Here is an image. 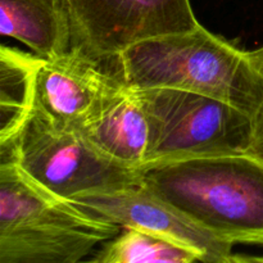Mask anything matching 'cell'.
Segmentation results:
<instances>
[{
  "label": "cell",
  "instance_id": "6da1fadb",
  "mask_svg": "<svg viewBox=\"0 0 263 263\" xmlns=\"http://www.w3.org/2000/svg\"><path fill=\"white\" fill-rule=\"evenodd\" d=\"M108 63L131 89L198 92L230 103L252 117L263 100V67L257 51L236 48L202 25L141 41Z\"/></svg>",
  "mask_w": 263,
  "mask_h": 263
},
{
  "label": "cell",
  "instance_id": "7a4b0ae2",
  "mask_svg": "<svg viewBox=\"0 0 263 263\" xmlns=\"http://www.w3.org/2000/svg\"><path fill=\"white\" fill-rule=\"evenodd\" d=\"M143 185L215 235L263 247V158L243 152L145 164Z\"/></svg>",
  "mask_w": 263,
  "mask_h": 263
},
{
  "label": "cell",
  "instance_id": "3957f363",
  "mask_svg": "<svg viewBox=\"0 0 263 263\" xmlns=\"http://www.w3.org/2000/svg\"><path fill=\"white\" fill-rule=\"evenodd\" d=\"M134 90L148 116L145 164L248 149L253 117L235 105L186 90Z\"/></svg>",
  "mask_w": 263,
  "mask_h": 263
},
{
  "label": "cell",
  "instance_id": "277c9868",
  "mask_svg": "<svg viewBox=\"0 0 263 263\" xmlns=\"http://www.w3.org/2000/svg\"><path fill=\"white\" fill-rule=\"evenodd\" d=\"M0 162H14L36 184L67 200L143 182L140 168L113 161L82 134L51 127L33 109L17 139L0 144Z\"/></svg>",
  "mask_w": 263,
  "mask_h": 263
},
{
  "label": "cell",
  "instance_id": "5b68a950",
  "mask_svg": "<svg viewBox=\"0 0 263 263\" xmlns=\"http://www.w3.org/2000/svg\"><path fill=\"white\" fill-rule=\"evenodd\" d=\"M72 48L108 62L131 46L200 25L190 0H63Z\"/></svg>",
  "mask_w": 263,
  "mask_h": 263
},
{
  "label": "cell",
  "instance_id": "8992f818",
  "mask_svg": "<svg viewBox=\"0 0 263 263\" xmlns=\"http://www.w3.org/2000/svg\"><path fill=\"white\" fill-rule=\"evenodd\" d=\"M107 67L77 49L58 58H40L32 109L57 130L81 133L123 85Z\"/></svg>",
  "mask_w": 263,
  "mask_h": 263
},
{
  "label": "cell",
  "instance_id": "52a82bcc",
  "mask_svg": "<svg viewBox=\"0 0 263 263\" xmlns=\"http://www.w3.org/2000/svg\"><path fill=\"white\" fill-rule=\"evenodd\" d=\"M72 202L121 229H139L184 244L199 254L200 262H241V257L234 254L235 244L198 225L146 189L143 182L80 195Z\"/></svg>",
  "mask_w": 263,
  "mask_h": 263
},
{
  "label": "cell",
  "instance_id": "ba28073f",
  "mask_svg": "<svg viewBox=\"0 0 263 263\" xmlns=\"http://www.w3.org/2000/svg\"><path fill=\"white\" fill-rule=\"evenodd\" d=\"M84 229L115 238L122 229L36 184L14 162H0V231Z\"/></svg>",
  "mask_w": 263,
  "mask_h": 263
},
{
  "label": "cell",
  "instance_id": "9c48e42d",
  "mask_svg": "<svg viewBox=\"0 0 263 263\" xmlns=\"http://www.w3.org/2000/svg\"><path fill=\"white\" fill-rule=\"evenodd\" d=\"M80 134L98 151L123 166L139 170L145 164L148 116L135 90L125 84Z\"/></svg>",
  "mask_w": 263,
  "mask_h": 263
},
{
  "label": "cell",
  "instance_id": "30bf717a",
  "mask_svg": "<svg viewBox=\"0 0 263 263\" xmlns=\"http://www.w3.org/2000/svg\"><path fill=\"white\" fill-rule=\"evenodd\" d=\"M0 31L43 59L58 58L72 48L71 21L63 0H0Z\"/></svg>",
  "mask_w": 263,
  "mask_h": 263
},
{
  "label": "cell",
  "instance_id": "8fae6325",
  "mask_svg": "<svg viewBox=\"0 0 263 263\" xmlns=\"http://www.w3.org/2000/svg\"><path fill=\"white\" fill-rule=\"evenodd\" d=\"M113 239L84 229H12L0 231V263H77L98 244Z\"/></svg>",
  "mask_w": 263,
  "mask_h": 263
},
{
  "label": "cell",
  "instance_id": "7c38bea8",
  "mask_svg": "<svg viewBox=\"0 0 263 263\" xmlns=\"http://www.w3.org/2000/svg\"><path fill=\"white\" fill-rule=\"evenodd\" d=\"M40 57L0 48V144L17 139L33 107V81Z\"/></svg>",
  "mask_w": 263,
  "mask_h": 263
},
{
  "label": "cell",
  "instance_id": "4fadbf2b",
  "mask_svg": "<svg viewBox=\"0 0 263 263\" xmlns=\"http://www.w3.org/2000/svg\"><path fill=\"white\" fill-rule=\"evenodd\" d=\"M200 256L189 247L139 229H122L92 257L95 263H192Z\"/></svg>",
  "mask_w": 263,
  "mask_h": 263
},
{
  "label": "cell",
  "instance_id": "5bb4252c",
  "mask_svg": "<svg viewBox=\"0 0 263 263\" xmlns=\"http://www.w3.org/2000/svg\"><path fill=\"white\" fill-rule=\"evenodd\" d=\"M247 152L263 158V100L253 116L251 140Z\"/></svg>",
  "mask_w": 263,
  "mask_h": 263
},
{
  "label": "cell",
  "instance_id": "9a60e30c",
  "mask_svg": "<svg viewBox=\"0 0 263 263\" xmlns=\"http://www.w3.org/2000/svg\"><path fill=\"white\" fill-rule=\"evenodd\" d=\"M256 51H257V54H258V58H259V61H261V64L263 67V46L259 49H256Z\"/></svg>",
  "mask_w": 263,
  "mask_h": 263
}]
</instances>
